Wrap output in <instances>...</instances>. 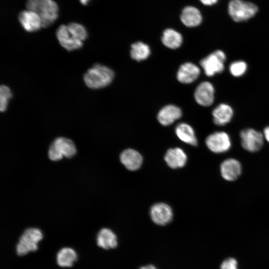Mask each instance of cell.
<instances>
[{"mask_svg": "<svg viewBox=\"0 0 269 269\" xmlns=\"http://www.w3.org/2000/svg\"><path fill=\"white\" fill-rule=\"evenodd\" d=\"M114 76V72L111 69L103 65L96 64L85 73L83 79L88 87L98 89L110 85Z\"/></svg>", "mask_w": 269, "mask_h": 269, "instance_id": "1", "label": "cell"}, {"mask_svg": "<svg viewBox=\"0 0 269 269\" xmlns=\"http://www.w3.org/2000/svg\"><path fill=\"white\" fill-rule=\"evenodd\" d=\"M26 6L39 14L42 27L50 26L58 17V6L53 0H27Z\"/></svg>", "mask_w": 269, "mask_h": 269, "instance_id": "2", "label": "cell"}, {"mask_svg": "<svg viewBox=\"0 0 269 269\" xmlns=\"http://www.w3.org/2000/svg\"><path fill=\"white\" fill-rule=\"evenodd\" d=\"M258 11L255 4L243 0H231L228 4V12L236 22L248 20L254 17Z\"/></svg>", "mask_w": 269, "mask_h": 269, "instance_id": "3", "label": "cell"}, {"mask_svg": "<svg viewBox=\"0 0 269 269\" xmlns=\"http://www.w3.org/2000/svg\"><path fill=\"white\" fill-rule=\"evenodd\" d=\"M41 230L35 228L26 229L20 236L17 244L16 253L18 256H23L30 252H34L38 249V243L42 239Z\"/></svg>", "mask_w": 269, "mask_h": 269, "instance_id": "4", "label": "cell"}, {"mask_svg": "<svg viewBox=\"0 0 269 269\" xmlns=\"http://www.w3.org/2000/svg\"><path fill=\"white\" fill-rule=\"evenodd\" d=\"M76 152V146L72 140L59 137L55 139L50 144L48 150V157L52 161H58L63 156L72 157Z\"/></svg>", "mask_w": 269, "mask_h": 269, "instance_id": "5", "label": "cell"}, {"mask_svg": "<svg viewBox=\"0 0 269 269\" xmlns=\"http://www.w3.org/2000/svg\"><path fill=\"white\" fill-rule=\"evenodd\" d=\"M226 59L225 53L221 50H217L203 58L200 64L205 75L212 77L224 71Z\"/></svg>", "mask_w": 269, "mask_h": 269, "instance_id": "6", "label": "cell"}, {"mask_svg": "<svg viewBox=\"0 0 269 269\" xmlns=\"http://www.w3.org/2000/svg\"><path fill=\"white\" fill-rule=\"evenodd\" d=\"M241 144L243 148L250 152L259 151L264 143V134L252 128H247L240 132Z\"/></svg>", "mask_w": 269, "mask_h": 269, "instance_id": "7", "label": "cell"}, {"mask_svg": "<svg viewBox=\"0 0 269 269\" xmlns=\"http://www.w3.org/2000/svg\"><path fill=\"white\" fill-rule=\"evenodd\" d=\"M207 147L213 152L219 153L227 151L231 147V140L224 132H216L209 135L205 140Z\"/></svg>", "mask_w": 269, "mask_h": 269, "instance_id": "8", "label": "cell"}, {"mask_svg": "<svg viewBox=\"0 0 269 269\" xmlns=\"http://www.w3.org/2000/svg\"><path fill=\"white\" fill-rule=\"evenodd\" d=\"M194 97L196 102L203 107L211 105L215 99V89L209 81H203L196 88Z\"/></svg>", "mask_w": 269, "mask_h": 269, "instance_id": "9", "label": "cell"}, {"mask_svg": "<svg viewBox=\"0 0 269 269\" xmlns=\"http://www.w3.org/2000/svg\"><path fill=\"white\" fill-rule=\"evenodd\" d=\"M60 44L68 51L79 49L83 45L82 41L75 39L69 31L67 25H61L56 32Z\"/></svg>", "mask_w": 269, "mask_h": 269, "instance_id": "10", "label": "cell"}, {"mask_svg": "<svg viewBox=\"0 0 269 269\" xmlns=\"http://www.w3.org/2000/svg\"><path fill=\"white\" fill-rule=\"evenodd\" d=\"M150 215L154 223L163 226L171 221L173 212L169 205L163 203H158L151 207Z\"/></svg>", "mask_w": 269, "mask_h": 269, "instance_id": "11", "label": "cell"}, {"mask_svg": "<svg viewBox=\"0 0 269 269\" xmlns=\"http://www.w3.org/2000/svg\"><path fill=\"white\" fill-rule=\"evenodd\" d=\"M18 19L22 27L27 32H34L42 27L41 18L33 10L27 9L22 11L19 14Z\"/></svg>", "mask_w": 269, "mask_h": 269, "instance_id": "12", "label": "cell"}, {"mask_svg": "<svg viewBox=\"0 0 269 269\" xmlns=\"http://www.w3.org/2000/svg\"><path fill=\"white\" fill-rule=\"evenodd\" d=\"M200 74L199 67L191 62H185L179 67L177 79L182 84H190L195 81Z\"/></svg>", "mask_w": 269, "mask_h": 269, "instance_id": "13", "label": "cell"}, {"mask_svg": "<svg viewBox=\"0 0 269 269\" xmlns=\"http://www.w3.org/2000/svg\"><path fill=\"white\" fill-rule=\"evenodd\" d=\"M222 177L227 181L237 179L242 172V166L239 161L234 158H228L222 162L220 165Z\"/></svg>", "mask_w": 269, "mask_h": 269, "instance_id": "14", "label": "cell"}, {"mask_svg": "<svg viewBox=\"0 0 269 269\" xmlns=\"http://www.w3.org/2000/svg\"><path fill=\"white\" fill-rule=\"evenodd\" d=\"M182 114V111L178 107L174 105H168L160 109L157 118L161 125L167 126L179 119Z\"/></svg>", "mask_w": 269, "mask_h": 269, "instance_id": "15", "label": "cell"}, {"mask_svg": "<svg viewBox=\"0 0 269 269\" xmlns=\"http://www.w3.org/2000/svg\"><path fill=\"white\" fill-rule=\"evenodd\" d=\"M233 115V109L230 105L220 104L212 111L213 122L217 126H225L231 121Z\"/></svg>", "mask_w": 269, "mask_h": 269, "instance_id": "16", "label": "cell"}, {"mask_svg": "<svg viewBox=\"0 0 269 269\" xmlns=\"http://www.w3.org/2000/svg\"><path fill=\"white\" fill-rule=\"evenodd\" d=\"M120 160L128 169L133 171L140 168L142 163V157L137 151L127 149L121 153Z\"/></svg>", "mask_w": 269, "mask_h": 269, "instance_id": "17", "label": "cell"}, {"mask_svg": "<svg viewBox=\"0 0 269 269\" xmlns=\"http://www.w3.org/2000/svg\"><path fill=\"white\" fill-rule=\"evenodd\" d=\"M187 159L185 153L178 147L169 149L164 156L165 162L172 168L183 167L186 163Z\"/></svg>", "mask_w": 269, "mask_h": 269, "instance_id": "18", "label": "cell"}, {"mask_svg": "<svg viewBox=\"0 0 269 269\" xmlns=\"http://www.w3.org/2000/svg\"><path fill=\"white\" fill-rule=\"evenodd\" d=\"M180 19L185 26L192 27L201 23L202 17L198 9L192 6H187L182 10Z\"/></svg>", "mask_w": 269, "mask_h": 269, "instance_id": "19", "label": "cell"}, {"mask_svg": "<svg viewBox=\"0 0 269 269\" xmlns=\"http://www.w3.org/2000/svg\"><path fill=\"white\" fill-rule=\"evenodd\" d=\"M97 243L99 247L106 250L115 248L118 245L116 235L108 228H103L99 231Z\"/></svg>", "mask_w": 269, "mask_h": 269, "instance_id": "20", "label": "cell"}, {"mask_svg": "<svg viewBox=\"0 0 269 269\" xmlns=\"http://www.w3.org/2000/svg\"><path fill=\"white\" fill-rule=\"evenodd\" d=\"M175 133L178 137L182 141L194 146L197 144L194 131L188 124L180 123L175 128Z\"/></svg>", "mask_w": 269, "mask_h": 269, "instance_id": "21", "label": "cell"}, {"mask_svg": "<svg viewBox=\"0 0 269 269\" xmlns=\"http://www.w3.org/2000/svg\"><path fill=\"white\" fill-rule=\"evenodd\" d=\"M161 41L166 47L174 49L179 48L181 45L183 37L181 34L176 30L168 28L163 31Z\"/></svg>", "mask_w": 269, "mask_h": 269, "instance_id": "22", "label": "cell"}, {"mask_svg": "<svg viewBox=\"0 0 269 269\" xmlns=\"http://www.w3.org/2000/svg\"><path fill=\"white\" fill-rule=\"evenodd\" d=\"M77 255L76 252L70 248H63L57 253V263L61 267H71L77 260Z\"/></svg>", "mask_w": 269, "mask_h": 269, "instance_id": "23", "label": "cell"}, {"mask_svg": "<svg viewBox=\"0 0 269 269\" xmlns=\"http://www.w3.org/2000/svg\"><path fill=\"white\" fill-rule=\"evenodd\" d=\"M150 54L149 46L141 41L133 43L131 45L130 55L132 59L137 61L146 59Z\"/></svg>", "mask_w": 269, "mask_h": 269, "instance_id": "24", "label": "cell"}, {"mask_svg": "<svg viewBox=\"0 0 269 269\" xmlns=\"http://www.w3.org/2000/svg\"><path fill=\"white\" fill-rule=\"evenodd\" d=\"M67 26L70 33L75 39L83 42L87 38V32L85 28L81 24L76 22H71L67 25Z\"/></svg>", "mask_w": 269, "mask_h": 269, "instance_id": "25", "label": "cell"}, {"mask_svg": "<svg viewBox=\"0 0 269 269\" xmlns=\"http://www.w3.org/2000/svg\"><path fill=\"white\" fill-rule=\"evenodd\" d=\"M247 63L242 60L232 62L229 66V71L234 77H239L243 76L247 70Z\"/></svg>", "mask_w": 269, "mask_h": 269, "instance_id": "26", "label": "cell"}, {"mask_svg": "<svg viewBox=\"0 0 269 269\" xmlns=\"http://www.w3.org/2000/svg\"><path fill=\"white\" fill-rule=\"evenodd\" d=\"M11 97L12 93L9 88L1 85L0 88V110L1 112L6 110L8 101Z\"/></svg>", "mask_w": 269, "mask_h": 269, "instance_id": "27", "label": "cell"}, {"mask_svg": "<svg viewBox=\"0 0 269 269\" xmlns=\"http://www.w3.org/2000/svg\"><path fill=\"white\" fill-rule=\"evenodd\" d=\"M220 269H238L237 261L231 258L224 260L221 265Z\"/></svg>", "mask_w": 269, "mask_h": 269, "instance_id": "28", "label": "cell"}, {"mask_svg": "<svg viewBox=\"0 0 269 269\" xmlns=\"http://www.w3.org/2000/svg\"><path fill=\"white\" fill-rule=\"evenodd\" d=\"M200 1L206 5H212L216 3L218 0H200Z\"/></svg>", "mask_w": 269, "mask_h": 269, "instance_id": "29", "label": "cell"}, {"mask_svg": "<svg viewBox=\"0 0 269 269\" xmlns=\"http://www.w3.org/2000/svg\"><path fill=\"white\" fill-rule=\"evenodd\" d=\"M264 136L266 139L269 142V126L264 129Z\"/></svg>", "mask_w": 269, "mask_h": 269, "instance_id": "30", "label": "cell"}, {"mask_svg": "<svg viewBox=\"0 0 269 269\" xmlns=\"http://www.w3.org/2000/svg\"><path fill=\"white\" fill-rule=\"evenodd\" d=\"M139 269H157L154 266L149 265L142 267L140 268Z\"/></svg>", "mask_w": 269, "mask_h": 269, "instance_id": "31", "label": "cell"}, {"mask_svg": "<svg viewBox=\"0 0 269 269\" xmlns=\"http://www.w3.org/2000/svg\"><path fill=\"white\" fill-rule=\"evenodd\" d=\"M90 0H80L81 3L83 5H86Z\"/></svg>", "mask_w": 269, "mask_h": 269, "instance_id": "32", "label": "cell"}]
</instances>
